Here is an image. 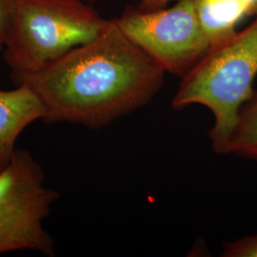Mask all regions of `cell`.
Returning a JSON list of instances; mask_svg holds the SVG:
<instances>
[{
    "label": "cell",
    "instance_id": "6da1fadb",
    "mask_svg": "<svg viewBox=\"0 0 257 257\" xmlns=\"http://www.w3.org/2000/svg\"><path fill=\"white\" fill-rule=\"evenodd\" d=\"M164 70L110 19L92 40L75 47L18 85L42 105V121L104 128L151 101Z\"/></svg>",
    "mask_w": 257,
    "mask_h": 257
},
{
    "label": "cell",
    "instance_id": "7a4b0ae2",
    "mask_svg": "<svg viewBox=\"0 0 257 257\" xmlns=\"http://www.w3.org/2000/svg\"><path fill=\"white\" fill-rule=\"evenodd\" d=\"M256 77L257 17L246 29L211 48L181 77L172 106L181 110L197 104L211 110L214 119L209 132L211 148L217 155H227L239 111L254 91Z\"/></svg>",
    "mask_w": 257,
    "mask_h": 257
},
{
    "label": "cell",
    "instance_id": "3957f363",
    "mask_svg": "<svg viewBox=\"0 0 257 257\" xmlns=\"http://www.w3.org/2000/svg\"><path fill=\"white\" fill-rule=\"evenodd\" d=\"M109 20L84 0H18L3 47L19 81L97 37Z\"/></svg>",
    "mask_w": 257,
    "mask_h": 257
},
{
    "label": "cell",
    "instance_id": "277c9868",
    "mask_svg": "<svg viewBox=\"0 0 257 257\" xmlns=\"http://www.w3.org/2000/svg\"><path fill=\"white\" fill-rule=\"evenodd\" d=\"M45 181L41 164L22 149L0 173V254L34 250L55 256V241L43 223L60 194Z\"/></svg>",
    "mask_w": 257,
    "mask_h": 257
},
{
    "label": "cell",
    "instance_id": "5b68a950",
    "mask_svg": "<svg viewBox=\"0 0 257 257\" xmlns=\"http://www.w3.org/2000/svg\"><path fill=\"white\" fill-rule=\"evenodd\" d=\"M121 31L165 73L183 77L211 45L203 32L193 0H178L171 8H128L115 19Z\"/></svg>",
    "mask_w": 257,
    "mask_h": 257
},
{
    "label": "cell",
    "instance_id": "8992f818",
    "mask_svg": "<svg viewBox=\"0 0 257 257\" xmlns=\"http://www.w3.org/2000/svg\"><path fill=\"white\" fill-rule=\"evenodd\" d=\"M42 117V105L26 85L20 84L10 91L0 90V173L12 162L23 131Z\"/></svg>",
    "mask_w": 257,
    "mask_h": 257
},
{
    "label": "cell",
    "instance_id": "52a82bcc",
    "mask_svg": "<svg viewBox=\"0 0 257 257\" xmlns=\"http://www.w3.org/2000/svg\"><path fill=\"white\" fill-rule=\"evenodd\" d=\"M203 32L211 48L232 37L239 22L248 18L245 7L236 0H193Z\"/></svg>",
    "mask_w": 257,
    "mask_h": 257
},
{
    "label": "cell",
    "instance_id": "ba28073f",
    "mask_svg": "<svg viewBox=\"0 0 257 257\" xmlns=\"http://www.w3.org/2000/svg\"><path fill=\"white\" fill-rule=\"evenodd\" d=\"M229 154L257 159V90L240 109L227 147Z\"/></svg>",
    "mask_w": 257,
    "mask_h": 257
},
{
    "label": "cell",
    "instance_id": "9c48e42d",
    "mask_svg": "<svg viewBox=\"0 0 257 257\" xmlns=\"http://www.w3.org/2000/svg\"><path fill=\"white\" fill-rule=\"evenodd\" d=\"M222 256L257 257V233L226 243Z\"/></svg>",
    "mask_w": 257,
    "mask_h": 257
},
{
    "label": "cell",
    "instance_id": "30bf717a",
    "mask_svg": "<svg viewBox=\"0 0 257 257\" xmlns=\"http://www.w3.org/2000/svg\"><path fill=\"white\" fill-rule=\"evenodd\" d=\"M18 0H0V52L3 50L10 22Z\"/></svg>",
    "mask_w": 257,
    "mask_h": 257
},
{
    "label": "cell",
    "instance_id": "8fae6325",
    "mask_svg": "<svg viewBox=\"0 0 257 257\" xmlns=\"http://www.w3.org/2000/svg\"><path fill=\"white\" fill-rule=\"evenodd\" d=\"M90 2L97 0H89ZM173 0H140V4L138 8L144 11H155V10L165 8L166 5Z\"/></svg>",
    "mask_w": 257,
    "mask_h": 257
},
{
    "label": "cell",
    "instance_id": "7c38bea8",
    "mask_svg": "<svg viewBox=\"0 0 257 257\" xmlns=\"http://www.w3.org/2000/svg\"><path fill=\"white\" fill-rule=\"evenodd\" d=\"M241 3L248 13V17H257V0H236Z\"/></svg>",
    "mask_w": 257,
    "mask_h": 257
}]
</instances>
